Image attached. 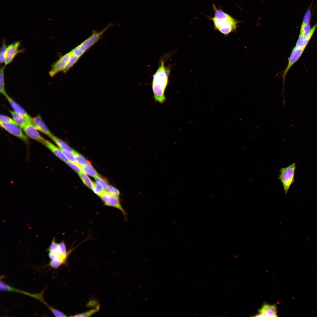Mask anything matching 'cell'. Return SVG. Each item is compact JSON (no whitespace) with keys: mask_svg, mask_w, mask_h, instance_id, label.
<instances>
[{"mask_svg":"<svg viewBox=\"0 0 317 317\" xmlns=\"http://www.w3.org/2000/svg\"><path fill=\"white\" fill-rule=\"evenodd\" d=\"M165 57L161 58L158 68L153 76L152 89L156 101L162 104L166 100L165 90L168 85L171 68L165 65Z\"/></svg>","mask_w":317,"mask_h":317,"instance_id":"1","label":"cell"},{"mask_svg":"<svg viewBox=\"0 0 317 317\" xmlns=\"http://www.w3.org/2000/svg\"><path fill=\"white\" fill-rule=\"evenodd\" d=\"M212 8L214 16L207 17L213 21L215 30L218 31L225 36L236 30L237 25L241 22L224 12L222 9L217 8L214 4H212Z\"/></svg>","mask_w":317,"mask_h":317,"instance_id":"2","label":"cell"},{"mask_svg":"<svg viewBox=\"0 0 317 317\" xmlns=\"http://www.w3.org/2000/svg\"><path fill=\"white\" fill-rule=\"evenodd\" d=\"M113 25V23H110L100 31H94L90 37L71 50L72 53L80 57L87 50L97 42L102 35Z\"/></svg>","mask_w":317,"mask_h":317,"instance_id":"3","label":"cell"},{"mask_svg":"<svg viewBox=\"0 0 317 317\" xmlns=\"http://www.w3.org/2000/svg\"><path fill=\"white\" fill-rule=\"evenodd\" d=\"M296 168V163H293L286 167L281 168L280 170L278 178L282 184L285 195L288 193L291 186L294 182Z\"/></svg>","mask_w":317,"mask_h":317,"instance_id":"4","label":"cell"},{"mask_svg":"<svg viewBox=\"0 0 317 317\" xmlns=\"http://www.w3.org/2000/svg\"><path fill=\"white\" fill-rule=\"evenodd\" d=\"M99 197L106 205L113 207L120 210L124 215L125 219L127 220L128 214L122 206L119 197L111 194L106 190Z\"/></svg>","mask_w":317,"mask_h":317,"instance_id":"5","label":"cell"},{"mask_svg":"<svg viewBox=\"0 0 317 317\" xmlns=\"http://www.w3.org/2000/svg\"><path fill=\"white\" fill-rule=\"evenodd\" d=\"M305 48H297L295 47L293 48L289 57L288 58V63L285 69L283 71L281 75L283 80V89L282 92H284V86L286 76L288 71L292 65L296 63L301 56Z\"/></svg>","mask_w":317,"mask_h":317,"instance_id":"6","label":"cell"},{"mask_svg":"<svg viewBox=\"0 0 317 317\" xmlns=\"http://www.w3.org/2000/svg\"><path fill=\"white\" fill-rule=\"evenodd\" d=\"M0 289L1 291H12L21 293L25 294L35 299L38 300L45 305L47 303L45 301L43 297V291L41 293L38 294H32L28 292L22 291L20 290L15 288L10 285L4 282L3 281H1Z\"/></svg>","mask_w":317,"mask_h":317,"instance_id":"7","label":"cell"},{"mask_svg":"<svg viewBox=\"0 0 317 317\" xmlns=\"http://www.w3.org/2000/svg\"><path fill=\"white\" fill-rule=\"evenodd\" d=\"M0 125L2 128L10 134L19 138L26 143L28 142V138L23 133L20 128L17 125L0 122Z\"/></svg>","mask_w":317,"mask_h":317,"instance_id":"8","label":"cell"},{"mask_svg":"<svg viewBox=\"0 0 317 317\" xmlns=\"http://www.w3.org/2000/svg\"><path fill=\"white\" fill-rule=\"evenodd\" d=\"M71 53L70 51L65 54L53 64L49 73L50 76L53 77L58 72L62 71L68 61Z\"/></svg>","mask_w":317,"mask_h":317,"instance_id":"9","label":"cell"},{"mask_svg":"<svg viewBox=\"0 0 317 317\" xmlns=\"http://www.w3.org/2000/svg\"><path fill=\"white\" fill-rule=\"evenodd\" d=\"M23 130L27 136L44 144L45 139L40 134L32 122L28 121Z\"/></svg>","mask_w":317,"mask_h":317,"instance_id":"10","label":"cell"},{"mask_svg":"<svg viewBox=\"0 0 317 317\" xmlns=\"http://www.w3.org/2000/svg\"><path fill=\"white\" fill-rule=\"evenodd\" d=\"M20 43V41H17L12 43L7 47L5 55V66L8 65L12 61L15 56L18 53L22 52V50H18Z\"/></svg>","mask_w":317,"mask_h":317,"instance_id":"11","label":"cell"},{"mask_svg":"<svg viewBox=\"0 0 317 317\" xmlns=\"http://www.w3.org/2000/svg\"><path fill=\"white\" fill-rule=\"evenodd\" d=\"M259 313L256 316L258 317H276L277 308L275 304L271 305L267 303L263 304L258 310Z\"/></svg>","mask_w":317,"mask_h":317,"instance_id":"12","label":"cell"},{"mask_svg":"<svg viewBox=\"0 0 317 317\" xmlns=\"http://www.w3.org/2000/svg\"><path fill=\"white\" fill-rule=\"evenodd\" d=\"M32 123L38 130L51 137L53 135L43 121L39 115L32 118Z\"/></svg>","mask_w":317,"mask_h":317,"instance_id":"13","label":"cell"},{"mask_svg":"<svg viewBox=\"0 0 317 317\" xmlns=\"http://www.w3.org/2000/svg\"><path fill=\"white\" fill-rule=\"evenodd\" d=\"M11 106L15 112L23 116L28 121L32 122V118L26 111L8 95L5 96Z\"/></svg>","mask_w":317,"mask_h":317,"instance_id":"14","label":"cell"},{"mask_svg":"<svg viewBox=\"0 0 317 317\" xmlns=\"http://www.w3.org/2000/svg\"><path fill=\"white\" fill-rule=\"evenodd\" d=\"M44 145L47 147L55 155L66 163L68 161L61 149L50 142L45 139Z\"/></svg>","mask_w":317,"mask_h":317,"instance_id":"15","label":"cell"},{"mask_svg":"<svg viewBox=\"0 0 317 317\" xmlns=\"http://www.w3.org/2000/svg\"><path fill=\"white\" fill-rule=\"evenodd\" d=\"M13 119L16 124L21 128L23 129L28 121L23 116L15 112L14 111L10 110Z\"/></svg>","mask_w":317,"mask_h":317,"instance_id":"16","label":"cell"},{"mask_svg":"<svg viewBox=\"0 0 317 317\" xmlns=\"http://www.w3.org/2000/svg\"><path fill=\"white\" fill-rule=\"evenodd\" d=\"M311 37L310 36L304 37L299 34L295 47L297 48H305Z\"/></svg>","mask_w":317,"mask_h":317,"instance_id":"17","label":"cell"},{"mask_svg":"<svg viewBox=\"0 0 317 317\" xmlns=\"http://www.w3.org/2000/svg\"><path fill=\"white\" fill-rule=\"evenodd\" d=\"M72 151L74 155L76 163L80 166L91 163L90 162L87 160L82 156L75 150L72 149Z\"/></svg>","mask_w":317,"mask_h":317,"instance_id":"18","label":"cell"},{"mask_svg":"<svg viewBox=\"0 0 317 317\" xmlns=\"http://www.w3.org/2000/svg\"><path fill=\"white\" fill-rule=\"evenodd\" d=\"M71 52L70 57L62 70L64 73H66L73 67L80 58L73 54L72 51Z\"/></svg>","mask_w":317,"mask_h":317,"instance_id":"19","label":"cell"},{"mask_svg":"<svg viewBox=\"0 0 317 317\" xmlns=\"http://www.w3.org/2000/svg\"><path fill=\"white\" fill-rule=\"evenodd\" d=\"M80 167L83 172L90 176L95 177L99 175L93 167L90 164Z\"/></svg>","mask_w":317,"mask_h":317,"instance_id":"20","label":"cell"},{"mask_svg":"<svg viewBox=\"0 0 317 317\" xmlns=\"http://www.w3.org/2000/svg\"><path fill=\"white\" fill-rule=\"evenodd\" d=\"M311 25L309 24L303 25L301 27L300 35L304 37L309 36H312L314 31L311 30Z\"/></svg>","mask_w":317,"mask_h":317,"instance_id":"21","label":"cell"},{"mask_svg":"<svg viewBox=\"0 0 317 317\" xmlns=\"http://www.w3.org/2000/svg\"><path fill=\"white\" fill-rule=\"evenodd\" d=\"M50 138L56 144L61 150L72 151V149L67 144L63 141L56 137L53 135Z\"/></svg>","mask_w":317,"mask_h":317,"instance_id":"22","label":"cell"},{"mask_svg":"<svg viewBox=\"0 0 317 317\" xmlns=\"http://www.w3.org/2000/svg\"><path fill=\"white\" fill-rule=\"evenodd\" d=\"M5 66L2 67L0 70V92L5 97L7 95L5 88L4 81V70Z\"/></svg>","mask_w":317,"mask_h":317,"instance_id":"23","label":"cell"},{"mask_svg":"<svg viewBox=\"0 0 317 317\" xmlns=\"http://www.w3.org/2000/svg\"><path fill=\"white\" fill-rule=\"evenodd\" d=\"M79 175L84 183L88 188L91 189L93 187V182L89 177L83 172L78 173Z\"/></svg>","mask_w":317,"mask_h":317,"instance_id":"24","label":"cell"},{"mask_svg":"<svg viewBox=\"0 0 317 317\" xmlns=\"http://www.w3.org/2000/svg\"><path fill=\"white\" fill-rule=\"evenodd\" d=\"M92 189L96 195L100 196L105 191L102 187L97 183L94 182Z\"/></svg>","mask_w":317,"mask_h":317,"instance_id":"25","label":"cell"},{"mask_svg":"<svg viewBox=\"0 0 317 317\" xmlns=\"http://www.w3.org/2000/svg\"><path fill=\"white\" fill-rule=\"evenodd\" d=\"M48 250L49 252H53L62 254L59 248V245L55 242L54 238L52 241Z\"/></svg>","mask_w":317,"mask_h":317,"instance_id":"26","label":"cell"},{"mask_svg":"<svg viewBox=\"0 0 317 317\" xmlns=\"http://www.w3.org/2000/svg\"><path fill=\"white\" fill-rule=\"evenodd\" d=\"M100 308V306H98L95 308L91 310L88 311L77 314L74 316H70L72 317H89L97 312Z\"/></svg>","mask_w":317,"mask_h":317,"instance_id":"27","label":"cell"},{"mask_svg":"<svg viewBox=\"0 0 317 317\" xmlns=\"http://www.w3.org/2000/svg\"><path fill=\"white\" fill-rule=\"evenodd\" d=\"M94 178L96 182L100 185L106 190L108 186L107 181L106 178H103L99 175L95 177Z\"/></svg>","mask_w":317,"mask_h":317,"instance_id":"28","label":"cell"},{"mask_svg":"<svg viewBox=\"0 0 317 317\" xmlns=\"http://www.w3.org/2000/svg\"><path fill=\"white\" fill-rule=\"evenodd\" d=\"M68 161L76 163L74 155L72 151L61 150Z\"/></svg>","mask_w":317,"mask_h":317,"instance_id":"29","label":"cell"},{"mask_svg":"<svg viewBox=\"0 0 317 317\" xmlns=\"http://www.w3.org/2000/svg\"><path fill=\"white\" fill-rule=\"evenodd\" d=\"M45 306L55 317H67V316L63 312L47 304Z\"/></svg>","mask_w":317,"mask_h":317,"instance_id":"30","label":"cell"},{"mask_svg":"<svg viewBox=\"0 0 317 317\" xmlns=\"http://www.w3.org/2000/svg\"><path fill=\"white\" fill-rule=\"evenodd\" d=\"M311 6L306 11L303 18L301 25H304L309 24L311 16Z\"/></svg>","mask_w":317,"mask_h":317,"instance_id":"31","label":"cell"},{"mask_svg":"<svg viewBox=\"0 0 317 317\" xmlns=\"http://www.w3.org/2000/svg\"><path fill=\"white\" fill-rule=\"evenodd\" d=\"M106 190L108 193L119 198L120 195V192L116 188L111 186L108 185Z\"/></svg>","mask_w":317,"mask_h":317,"instance_id":"32","label":"cell"},{"mask_svg":"<svg viewBox=\"0 0 317 317\" xmlns=\"http://www.w3.org/2000/svg\"><path fill=\"white\" fill-rule=\"evenodd\" d=\"M66 163L70 167L78 173L82 172L80 166L76 163L72 162L69 161H68Z\"/></svg>","mask_w":317,"mask_h":317,"instance_id":"33","label":"cell"},{"mask_svg":"<svg viewBox=\"0 0 317 317\" xmlns=\"http://www.w3.org/2000/svg\"><path fill=\"white\" fill-rule=\"evenodd\" d=\"M7 47L6 46L4 40L1 49L0 53V62L1 63L4 62L5 55Z\"/></svg>","mask_w":317,"mask_h":317,"instance_id":"34","label":"cell"},{"mask_svg":"<svg viewBox=\"0 0 317 317\" xmlns=\"http://www.w3.org/2000/svg\"><path fill=\"white\" fill-rule=\"evenodd\" d=\"M60 250L63 256L66 259L68 255L67 251L66 246L64 241H62L58 244Z\"/></svg>","mask_w":317,"mask_h":317,"instance_id":"35","label":"cell"},{"mask_svg":"<svg viewBox=\"0 0 317 317\" xmlns=\"http://www.w3.org/2000/svg\"><path fill=\"white\" fill-rule=\"evenodd\" d=\"M64 263V262L59 259L51 260L49 265L52 268H56Z\"/></svg>","mask_w":317,"mask_h":317,"instance_id":"36","label":"cell"},{"mask_svg":"<svg viewBox=\"0 0 317 317\" xmlns=\"http://www.w3.org/2000/svg\"><path fill=\"white\" fill-rule=\"evenodd\" d=\"M0 122L5 123H13L16 124L13 119L8 116L3 115H0Z\"/></svg>","mask_w":317,"mask_h":317,"instance_id":"37","label":"cell"}]
</instances>
